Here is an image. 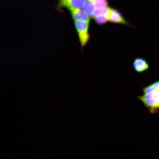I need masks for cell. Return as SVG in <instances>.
<instances>
[{
  "mask_svg": "<svg viewBox=\"0 0 159 159\" xmlns=\"http://www.w3.org/2000/svg\"><path fill=\"white\" fill-rule=\"evenodd\" d=\"M106 16L108 20L111 22L130 26L121 13L116 9L110 8V11Z\"/></svg>",
  "mask_w": 159,
  "mask_h": 159,
  "instance_id": "4",
  "label": "cell"
},
{
  "mask_svg": "<svg viewBox=\"0 0 159 159\" xmlns=\"http://www.w3.org/2000/svg\"><path fill=\"white\" fill-rule=\"evenodd\" d=\"M89 23V22L80 21H74V25L82 47L85 45L90 39L88 31Z\"/></svg>",
  "mask_w": 159,
  "mask_h": 159,
  "instance_id": "1",
  "label": "cell"
},
{
  "mask_svg": "<svg viewBox=\"0 0 159 159\" xmlns=\"http://www.w3.org/2000/svg\"><path fill=\"white\" fill-rule=\"evenodd\" d=\"M94 18L95 22L99 24H104L107 22L108 20L107 16L105 15L98 16Z\"/></svg>",
  "mask_w": 159,
  "mask_h": 159,
  "instance_id": "11",
  "label": "cell"
},
{
  "mask_svg": "<svg viewBox=\"0 0 159 159\" xmlns=\"http://www.w3.org/2000/svg\"><path fill=\"white\" fill-rule=\"evenodd\" d=\"M95 0H85L83 10L90 17L92 15L96 9Z\"/></svg>",
  "mask_w": 159,
  "mask_h": 159,
  "instance_id": "7",
  "label": "cell"
},
{
  "mask_svg": "<svg viewBox=\"0 0 159 159\" xmlns=\"http://www.w3.org/2000/svg\"><path fill=\"white\" fill-rule=\"evenodd\" d=\"M135 69L138 72H142L147 69L149 65L146 61L141 58H136L133 63Z\"/></svg>",
  "mask_w": 159,
  "mask_h": 159,
  "instance_id": "6",
  "label": "cell"
},
{
  "mask_svg": "<svg viewBox=\"0 0 159 159\" xmlns=\"http://www.w3.org/2000/svg\"><path fill=\"white\" fill-rule=\"evenodd\" d=\"M147 106L150 107H159V90L155 91L140 97Z\"/></svg>",
  "mask_w": 159,
  "mask_h": 159,
  "instance_id": "2",
  "label": "cell"
},
{
  "mask_svg": "<svg viewBox=\"0 0 159 159\" xmlns=\"http://www.w3.org/2000/svg\"><path fill=\"white\" fill-rule=\"evenodd\" d=\"M159 85V81H157L146 87L143 90L145 94H147L155 91Z\"/></svg>",
  "mask_w": 159,
  "mask_h": 159,
  "instance_id": "9",
  "label": "cell"
},
{
  "mask_svg": "<svg viewBox=\"0 0 159 159\" xmlns=\"http://www.w3.org/2000/svg\"><path fill=\"white\" fill-rule=\"evenodd\" d=\"M57 8H65L69 11L74 9L83 8L85 0H58Z\"/></svg>",
  "mask_w": 159,
  "mask_h": 159,
  "instance_id": "3",
  "label": "cell"
},
{
  "mask_svg": "<svg viewBox=\"0 0 159 159\" xmlns=\"http://www.w3.org/2000/svg\"><path fill=\"white\" fill-rule=\"evenodd\" d=\"M110 8L108 6L102 8H96L92 15V17L94 18L97 16H107L109 12Z\"/></svg>",
  "mask_w": 159,
  "mask_h": 159,
  "instance_id": "8",
  "label": "cell"
},
{
  "mask_svg": "<svg viewBox=\"0 0 159 159\" xmlns=\"http://www.w3.org/2000/svg\"><path fill=\"white\" fill-rule=\"evenodd\" d=\"M94 3L96 8L108 6V3L107 0H95Z\"/></svg>",
  "mask_w": 159,
  "mask_h": 159,
  "instance_id": "10",
  "label": "cell"
},
{
  "mask_svg": "<svg viewBox=\"0 0 159 159\" xmlns=\"http://www.w3.org/2000/svg\"><path fill=\"white\" fill-rule=\"evenodd\" d=\"M157 90H159V86L157 88Z\"/></svg>",
  "mask_w": 159,
  "mask_h": 159,
  "instance_id": "12",
  "label": "cell"
},
{
  "mask_svg": "<svg viewBox=\"0 0 159 159\" xmlns=\"http://www.w3.org/2000/svg\"><path fill=\"white\" fill-rule=\"evenodd\" d=\"M73 19L76 21H80L89 22V16L84 11L79 9H74L69 11Z\"/></svg>",
  "mask_w": 159,
  "mask_h": 159,
  "instance_id": "5",
  "label": "cell"
}]
</instances>
